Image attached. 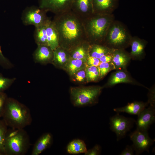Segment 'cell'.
<instances>
[{
	"label": "cell",
	"instance_id": "1",
	"mask_svg": "<svg viewBox=\"0 0 155 155\" xmlns=\"http://www.w3.org/2000/svg\"><path fill=\"white\" fill-rule=\"evenodd\" d=\"M53 21L58 32L59 46L69 51L87 40L83 21L71 10L56 15Z\"/></svg>",
	"mask_w": 155,
	"mask_h": 155
},
{
	"label": "cell",
	"instance_id": "2",
	"mask_svg": "<svg viewBox=\"0 0 155 155\" xmlns=\"http://www.w3.org/2000/svg\"><path fill=\"white\" fill-rule=\"evenodd\" d=\"M2 117L7 127L13 129H24L32 121L29 108L11 98L7 99Z\"/></svg>",
	"mask_w": 155,
	"mask_h": 155
},
{
	"label": "cell",
	"instance_id": "3",
	"mask_svg": "<svg viewBox=\"0 0 155 155\" xmlns=\"http://www.w3.org/2000/svg\"><path fill=\"white\" fill-rule=\"evenodd\" d=\"M115 20L113 13H93L83 20L86 40L90 44H103L109 28Z\"/></svg>",
	"mask_w": 155,
	"mask_h": 155
},
{
	"label": "cell",
	"instance_id": "4",
	"mask_svg": "<svg viewBox=\"0 0 155 155\" xmlns=\"http://www.w3.org/2000/svg\"><path fill=\"white\" fill-rule=\"evenodd\" d=\"M132 36L125 25L115 20L109 28L103 44L114 49H125L130 46Z\"/></svg>",
	"mask_w": 155,
	"mask_h": 155
},
{
	"label": "cell",
	"instance_id": "5",
	"mask_svg": "<svg viewBox=\"0 0 155 155\" xmlns=\"http://www.w3.org/2000/svg\"><path fill=\"white\" fill-rule=\"evenodd\" d=\"M30 140L24 129H13L8 133L5 140V155H24L29 149Z\"/></svg>",
	"mask_w": 155,
	"mask_h": 155
},
{
	"label": "cell",
	"instance_id": "6",
	"mask_svg": "<svg viewBox=\"0 0 155 155\" xmlns=\"http://www.w3.org/2000/svg\"><path fill=\"white\" fill-rule=\"evenodd\" d=\"M103 88L104 86H92L71 88L70 93L73 105L80 107L92 106L97 103Z\"/></svg>",
	"mask_w": 155,
	"mask_h": 155
},
{
	"label": "cell",
	"instance_id": "7",
	"mask_svg": "<svg viewBox=\"0 0 155 155\" xmlns=\"http://www.w3.org/2000/svg\"><path fill=\"white\" fill-rule=\"evenodd\" d=\"M135 121L133 118L126 117L119 113L110 118V128L116 133L117 141L124 137Z\"/></svg>",
	"mask_w": 155,
	"mask_h": 155
},
{
	"label": "cell",
	"instance_id": "8",
	"mask_svg": "<svg viewBox=\"0 0 155 155\" xmlns=\"http://www.w3.org/2000/svg\"><path fill=\"white\" fill-rule=\"evenodd\" d=\"M129 136L133 143L132 146L137 155L145 151L149 152L150 147L155 141V139L149 137L148 131L136 129L130 134Z\"/></svg>",
	"mask_w": 155,
	"mask_h": 155
},
{
	"label": "cell",
	"instance_id": "9",
	"mask_svg": "<svg viewBox=\"0 0 155 155\" xmlns=\"http://www.w3.org/2000/svg\"><path fill=\"white\" fill-rule=\"evenodd\" d=\"M73 0H39L40 7L46 11L55 15L71 10Z\"/></svg>",
	"mask_w": 155,
	"mask_h": 155
},
{
	"label": "cell",
	"instance_id": "10",
	"mask_svg": "<svg viewBox=\"0 0 155 155\" xmlns=\"http://www.w3.org/2000/svg\"><path fill=\"white\" fill-rule=\"evenodd\" d=\"M127 83L147 88L134 79L126 69L116 70L110 76L104 87H111L119 83Z\"/></svg>",
	"mask_w": 155,
	"mask_h": 155
},
{
	"label": "cell",
	"instance_id": "11",
	"mask_svg": "<svg viewBox=\"0 0 155 155\" xmlns=\"http://www.w3.org/2000/svg\"><path fill=\"white\" fill-rule=\"evenodd\" d=\"M135 123L136 129L142 131H148L150 125L155 121V107L149 105L146 108L138 115Z\"/></svg>",
	"mask_w": 155,
	"mask_h": 155
},
{
	"label": "cell",
	"instance_id": "12",
	"mask_svg": "<svg viewBox=\"0 0 155 155\" xmlns=\"http://www.w3.org/2000/svg\"><path fill=\"white\" fill-rule=\"evenodd\" d=\"M71 10L83 21L94 13L92 0H73Z\"/></svg>",
	"mask_w": 155,
	"mask_h": 155
},
{
	"label": "cell",
	"instance_id": "13",
	"mask_svg": "<svg viewBox=\"0 0 155 155\" xmlns=\"http://www.w3.org/2000/svg\"><path fill=\"white\" fill-rule=\"evenodd\" d=\"M119 0H92L94 13L109 14L118 7Z\"/></svg>",
	"mask_w": 155,
	"mask_h": 155
},
{
	"label": "cell",
	"instance_id": "14",
	"mask_svg": "<svg viewBox=\"0 0 155 155\" xmlns=\"http://www.w3.org/2000/svg\"><path fill=\"white\" fill-rule=\"evenodd\" d=\"M148 43L146 40L136 36H132L130 46L131 51L129 54L131 59L141 60L145 57V48Z\"/></svg>",
	"mask_w": 155,
	"mask_h": 155
},
{
	"label": "cell",
	"instance_id": "15",
	"mask_svg": "<svg viewBox=\"0 0 155 155\" xmlns=\"http://www.w3.org/2000/svg\"><path fill=\"white\" fill-rule=\"evenodd\" d=\"M112 55V63L116 70L126 68L131 59L129 53L125 49H114Z\"/></svg>",
	"mask_w": 155,
	"mask_h": 155
},
{
	"label": "cell",
	"instance_id": "16",
	"mask_svg": "<svg viewBox=\"0 0 155 155\" xmlns=\"http://www.w3.org/2000/svg\"><path fill=\"white\" fill-rule=\"evenodd\" d=\"M44 10L37 9L28 11L26 14L25 20L26 23L32 24L36 27L44 24L49 19Z\"/></svg>",
	"mask_w": 155,
	"mask_h": 155
},
{
	"label": "cell",
	"instance_id": "17",
	"mask_svg": "<svg viewBox=\"0 0 155 155\" xmlns=\"http://www.w3.org/2000/svg\"><path fill=\"white\" fill-rule=\"evenodd\" d=\"M53 57V50L48 46L42 45H38L34 56L36 62L42 63L52 62Z\"/></svg>",
	"mask_w": 155,
	"mask_h": 155
},
{
	"label": "cell",
	"instance_id": "18",
	"mask_svg": "<svg viewBox=\"0 0 155 155\" xmlns=\"http://www.w3.org/2000/svg\"><path fill=\"white\" fill-rule=\"evenodd\" d=\"M149 105L148 101L144 102L142 101H134L128 103L123 107L115 108L113 111L117 113L123 112L137 115Z\"/></svg>",
	"mask_w": 155,
	"mask_h": 155
},
{
	"label": "cell",
	"instance_id": "19",
	"mask_svg": "<svg viewBox=\"0 0 155 155\" xmlns=\"http://www.w3.org/2000/svg\"><path fill=\"white\" fill-rule=\"evenodd\" d=\"M53 137L49 133H45L41 135L35 142L33 147L32 155H39L52 144Z\"/></svg>",
	"mask_w": 155,
	"mask_h": 155
},
{
	"label": "cell",
	"instance_id": "20",
	"mask_svg": "<svg viewBox=\"0 0 155 155\" xmlns=\"http://www.w3.org/2000/svg\"><path fill=\"white\" fill-rule=\"evenodd\" d=\"M47 45L53 50L59 46V36L55 24L48 19L46 23Z\"/></svg>",
	"mask_w": 155,
	"mask_h": 155
},
{
	"label": "cell",
	"instance_id": "21",
	"mask_svg": "<svg viewBox=\"0 0 155 155\" xmlns=\"http://www.w3.org/2000/svg\"><path fill=\"white\" fill-rule=\"evenodd\" d=\"M90 44L87 40L84 41L76 45L69 51L70 57L86 61L89 55Z\"/></svg>",
	"mask_w": 155,
	"mask_h": 155
},
{
	"label": "cell",
	"instance_id": "22",
	"mask_svg": "<svg viewBox=\"0 0 155 155\" xmlns=\"http://www.w3.org/2000/svg\"><path fill=\"white\" fill-rule=\"evenodd\" d=\"M70 58L69 51L60 46L53 50L52 62L55 65L64 67Z\"/></svg>",
	"mask_w": 155,
	"mask_h": 155
},
{
	"label": "cell",
	"instance_id": "23",
	"mask_svg": "<svg viewBox=\"0 0 155 155\" xmlns=\"http://www.w3.org/2000/svg\"><path fill=\"white\" fill-rule=\"evenodd\" d=\"M114 50L103 44H90L89 54L91 57L99 59L103 55L111 54Z\"/></svg>",
	"mask_w": 155,
	"mask_h": 155
},
{
	"label": "cell",
	"instance_id": "24",
	"mask_svg": "<svg viewBox=\"0 0 155 155\" xmlns=\"http://www.w3.org/2000/svg\"><path fill=\"white\" fill-rule=\"evenodd\" d=\"M66 149L68 153L73 154H85L87 150L84 142L78 139H74L70 142L67 145Z\"/></svg>",
	"mask_w": 155,
	"mask_h": 155
},
{
	"label": "cell",
	"instance_id": "25",
	"mask_svg": "<svg viewBox=\"0 0 155 155\" xmlns=\"http://www.w3.org/2000/svg\"><path fill=\"white\" fill-rule=\"evenodd\" d=\"M86 62L83 60L71 58L64 67L69 74L73 76L78 71L85 68Z\"/></svg>",
	"mask_w": 155,
	"mask_h": 155
},
{
	"label": "cell",
	"instance_id": "26",
	"mask_svg": "<svg viewBox=\"0 0 155 155\" xmlns=\"http://www.w3.org/2000/svg\"><path fill=\"white\" fill-rule=\"evenodd\" d=\"M85 69L86 82H95L99 80L100 71L98 67L86 65Z\"/></svg>",
	"mask_w": 155,
	"mask_h": 155
},
{
	"label": "cell",
	"instance_id": "27",
	"mask_svg": "<svg viewBox=\"0 0 155 155\" xmlns=\"http://www.w3.org/2000/svg\"><path fill=\"white\" fill-rule=\"evenodd\" d=\"M46 22L44 24L36 27V40L37 45L48 46Z\"/></svg>",
	"mask_w": 155,
	"mask_h": 155
},
{
	"label": "cell",
	"instance_id": "28",
	"mask_svg": "<svg viewBox=\"0 0 155 155\" xmlns=\"http://www.w3.org/2000/svg\"><path fill=\"white\" fill-rule=\"evenodd\" d=\"M3 119H0V155H5L4 149L5 140L7 132V127Z\"/></svg>",
	"mask_w": 155,
	"mask_h": 155
},
{
	"label": "cell",
	"instance_id": "29",
	"mask_svg": "<svg viewBox=\"0 0 155 155\" xmlns=\"http://www.w3.org/2000/svg\"><path fill=\"white\" fill-rule=\"evenodd\" d=\"M98 67L100 71L99 80L104 78L109 72L115 70L112 63L101 62Z\"/></svg>",
	"mask_w": 155,
	"mask_h": 155
},
{
	"label": "cell",
	"instance_id": "30",
	"mask_svg": "<svg viewBox=\"0 0 155 155\" xmlns=\"http://www.w3.org/2000/svg\"><path fill=\"white\" fill-rule=\"evenodd\" d=\"M16 80L15 78H5L0 73V92H4Z\"/></svg>",
	"mask_w": 155,
	"mask_h": 155
},
{
	"label": "cell",
	"instance_id": "31",
	"mask_svg": "<svg viewBox=\"0 0 155 155\" xmlns=\"http://www.w3.org/2000/svg\"><path fill=\"white\" fill-rule=\"evenodd\" d=\"M0 66L5 69L11 68L12 65L10 62L3 55L0 46Z\"/></svg>",
	"mask_w": 155,
	"mask_h": 155
},
{
	"label": "cell",
	"instance_id": "32",
	"mask_svg": "<svg viewBox=\"0 0 155 155\" xmlns=\"http://www.w3.org/2000/svg\"><path fill=\"white\" fill-rule=\"evenodd\" d=\"M85 68L78 71L73 76L74 77V80L76 81L79 82H86V74Z\"/></svg>",
	"mask_w": 155,
	"mask_h": 155
},
{
	"label": "cell",
	"instance_id": "33",
	"mask_svg": "<svg viewBox=\"0 0 155 155\" xmlns=\"http://www.w3.org/2000/svg\"><path fill=\"white\" fill-rule=\"evenodd\" d=\"M7 98L6 94L4 92H0V119L2 117Z\"/></svg>",
	"mask_w": 155,
	"mask_h": 155
},
{
	"label": "cell",
	"instance_id": "34",
	"mask_svg": "<svg viewBox=\"0 0 155 155\" xmlns=\"http://www.w3.org/2000/svg\"><path fill=\"white\" fill-rule=\"evenodd\" d=\"M101 62L99 59L90 56L89 55L86 61V65L98 67Z\"/></svg>",
	"mask_w": 155,
	"mask_h": 155
},
{
	"label": "cell",
	"instance_id": "35",
	"mask_svg": "<svg viewBox=\"0 0 155 155\" xmlns=\"http://www.w3.org/2000/svg\"><path fill=\"white\" fill-rule=\"evenodd\" d=\"M101 151L100 146L98 144L95 145L92 148L87 150L85 154L86 155H98L100 154Z\"/></svg>",
	"mask_w": 155,
	"mask_h": 155
},
{
	"label": "cell",
	"instance_id": "36",
	"mask_svg": "<svg viewBox=\"0 0 155 155\" xmlns=\"http://www.w3.org/2000/svg\"><path fill=\"white\" fill-rule=\"evenodd\" d=\"M148 93V102L149 105L155 107V90L154 88L153 89L149 90Z\"/></svg>",
	"mask_w": 155,
	"mask_h": 155
},
{
	"label": "cell",
	"instance_id": "37",
	"mask_svg": "<svg viewBox=\"0 0 155 155\" xmlns=\"http://www.w3.org/2000/svg\"><path fill=\"white\" fill-rule=\"evenodd\" d=\"M134 148L132 145H127L125 148L121 152L120 155H133L134 151Z\"/></svg>",
	"mask_w": 155,
	"mask_h": 155
},
{
	"label": "cell",
	"instance_id": "38",
	"mask_svg": "<svg viewBox=\"0 0 155 155\" xmlns=\"http://www.w3.org/2000/svg\"><path fill=\"white\" fill-rule=\"evenodd\" d=\"M112 54L103 56L99 59L100 61L101 62L112 63Z\"/></svg>",
	"mask_w": 155,
	"mask_h": 155
}]
</instances>
